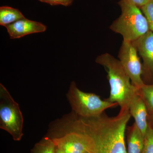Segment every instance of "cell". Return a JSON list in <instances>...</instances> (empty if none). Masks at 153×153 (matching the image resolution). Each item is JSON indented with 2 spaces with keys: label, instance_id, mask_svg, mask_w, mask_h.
<instances>
[{
  "label": "cell",
  "instance_id": "5bb4252c",
  "mask_svg": "<svg viewBox=\"0 0 153 153\" xmlns=\"http://www.w3.org/2000/svg\"><path fill=\"white\" fill-rule=\"evenodd\" d=\"M56 146L52 139L46 137L33 147L31 153H55Z\"/></svg>",
  "mask_w": 153,
  "mask_h": 153
},
{
  "label": "cell",
  "instance_id": "8992f818",
  "mask_svg": "<svg viewBox=\"0 0 153 153\" xmlns=\"http://www.w3.org/2000/svg\"><path fill=\"white\" fill-rule=\"evenodd\" d=\"M133 42L123 40L118 54L119 61L138 90L144 85L142 79L143 65Z\"/></svg>",
  "mask_w": 153,
  "mask_h": 153
},
{
  "label": "cell",
  "instance_id": "30bf717a",
  "mask_svg": "<svg viewBox=\"0 0 153 153\" xmlns=\"http://www.w3.org/2000/svg\"><path fill=\"white\" fill-rule=\"evenodd\" d=\"M129 110L131 115L134 119L135 123L145 137L148 125V111L138 93L132 100L129 105Z\"/></svg>",
  "mask_w": 153,
  "mask_h": 153
},
{
  "label": "cell",
  "instance_id": "9c48e42d",
  "mask_svg": "<svg viewBox=\"0 0 153 153\" xmlns=\"http://www.w3.org/2000/svg\"><path fill=\"white\" fill-rule=\"evenodd\" d=\"M10 38L19 39L30 34L43 33L47 27L41 22L25 19H21L6 27Z\"/></svg>",
  "mask_w": 153,
  "mask_h": 153
},
{
  "label": "cell",
  "instance_id": "3957f363",
  "mask_svg": "<svg viewBox=\"0 0 153 153\" xmlns=\"http://www.w3.org/2000/svg\"><path fill=\"white\" fill-rule=\"evenodd\" d=\"M121 13L110 29L120 34L124 41L134 42L149 31V24L142 11L130 0L118 3Z\"/></svg>",
  "mask_w": 153,
  "mask_h": 153
},
{
  "label": "cell",
  "instance_id": "ba28073f",
  "mask_svg": "<svg viewBox=\"0 0 153 153\" xmlns=\"http://www.w3.org/2000/svg\"><path fill=\"white\" fill-rule=\"evenodd\" d=\"M133 42L143 58L142 79L148 84L153 79V32L149 30Z\"/></svg>",
  "mask_w": 153,
  "mask_h": 153
},
{
  "label": "cell",
  "instance_id": "9a60e30c",
  "mask_svg": "<svg viewBox=\"0 0 153 153\" xmlns=\"http://www.w3.org/2000/svg\"><path fill=\"white\" fill-rule=\"evenodd\" d=\"M148 125L144 137L142 153H153V117L148 116Z\"/></svg>",
  "mask_w": 153,
  "mask_h": 153
},
{
  "label": "cell",
  "instance_id": "52a82bcc",
  "mask_svg": "<svg viewBox=\"0 0 153 153\" xmlns=\"http://www.w3.org/2000/svg\"><path fill=\"white\" fill-rule=\"evenodd\" d=\"M51 138L56 147L62 150L65 153L91 152V143L90 137L82 132L71 131Z\"/></svg>",
  "mask_w": 153,
  "mask_h": 153
},
{
  "label": "cell",
  "instance_id": "ac0fdd59",
  "mask_svg": "<svg viewBox=\"0 0 153 153\" xmlns=\"http://www.w3.org/2000/svg\"><path fill=\"white\" fill-rule=\"evenodd\" d=\"M136 6L141 9L149 1V0H130Z\"/></svg>",
  "mask_w": 153,
  "mask_h": 153
},
{
  "label": "cell",
  "instance_id": "d6986e66",
  "mask_svg": "<svg viewBox=\"0 0 153 153\" xmlns=\"http://www.w3.org/2000/svg\"><path fill=\"white\" fill-rule=\"evenodd\" d=\"M55 153H65L62 151V150L60 149H58V148L56 147V152Z\"/></svg>",
  "mask_w": 153,
  "mask_h": 153
},
{
  "label": "cell",
  "instance_id": "e0dca14e",
  "mask_svg": "<svg viewBox=\"0 0 153 153\" xmlns=\"http://www.w3.org/2000/svg\"><path fill=\"white\" fill-rule=\"evenodd\" d=\"M52 6L62 5L67 7L71 5L73 0H38Z\"/></svg>",
  "mask_w": 153,
  "mask_h": 153
},
{
  "label": "cell",
  "instance_id": "7c38bea8",
  "mask_svg": "<svg viewBox=\"0 0 153 153\" xmlns=\"http://www.w3.org/2000/svg\"><path fill=\"white\" fill-rule=\"evenodd\" d=\"M25 17L18 9L8 6L0 7V25L6 27Z\"/></svg>",
  "mask_w": 153,
  "mask_h": 153
},
{
  "label": "cell",
  "instance_id": "5b68a950",
  "mask_svg": "<svg viewBox=\"0 0 153 153\" xmlns=\"http://www.w3.org/2000/svg\"><path fill=\"white\" fill-rule=\"evenodd\" d=\"M24 118L19 104L8 91L0 84V128L6 131L16 141L22 140Z\"/></svg>",
  "mask_w": 153,
  "mask_h": 153
},
{
  "label": "cell",
  "instance_id": "4fadbf2b",
  "mask_svg": "<svg viewBox=\"0 0 153 153\" xmlns=\"http://www.w3.org/2000/svg\"><path fill=\"white\" fill-rule=\"evenodd\" d=\"M138 91L146 107L148 115L153 117V84H145Z\"/></svg>",
  "mask_w": 153,
  "mask_h": 153
},
{
  "label": "cell",
  "instance_id": "277c9868",
  "mask_svg": "<svg viewBox=\"0 0 153 153\" xmlns=\"http://www.w3.org/2000/svg\"><path fill=\"white\" fill-rule=\"evenodd\" d=\"M72 110L80 117L89 118L100 115L105 110L118 105L116 102L103 100L99 96L79 90L75 82L70 83L66 94Z\"/></svg>",
  "mask_w": 153,
  "mask_h": 153
},
{
  "label": "cell",
  "instance_id": "6da1fadb",
  "mask_svg": "<svg viewBox=\"0 0 153 153\" xmlns=\"http://www.w3.org/2000/svg\"><path fill=\"white\" fill-rule=\"evenodd\" d=\"M75 115L65 128L67 131H78L88 135L91 140V153H127L125 134L131 117L128 108H120L118 114L113 117L104 112L89 118Z\"/></svg>",
  "mask_w": 153,
  "mask_h": 153
},
{
  "label": "cell",
  "instance_id": "2e32d148",
  "mask_svg": "<svg viewBox=\"0 0 153 153\" xmlns=\"http://www.w3.org/2000/svg\"><path fill=\"white\" fill-rule=\"evenodd\" d=\"M140 9L147 20L149 30L153 32V0H149Z\"/></svg>",
  "mask_w": 153,
  "mask_h": 153
},
{
  "label": "cell",
  "instance_id": "7a4b0ae2",
  "mask_svg": "<svg viewBox=\"0 0 153 153\" xmlns=\"http://www.w3.org/2000/svg\"><path fill=\"white\" fill-rule=\"evenodd\" d=\"M96 62L105 68L110 86V94L105 100L116 102L120 108H127L138 91L130 82V79L123 67L116 58L108 53L97 57Z\"/></svg>",
  "mask_w": 153,
  "mask_h": 153
},
{
  "label": "cell",
  "instance_id": "8fae6325",
  "mask_svg": "<svg viewBox=\"0 0 153 153\" xmlns=\"http://www.w3.org/2000/svg\"><path fill=\"white\" fill-rule=\"evenodd\" d=\"M127 153H142L144 137L135 123L128 127Z\"/></svg>",
  "mask_w": 153,
  "mask_h": 153
}]
</instances>
